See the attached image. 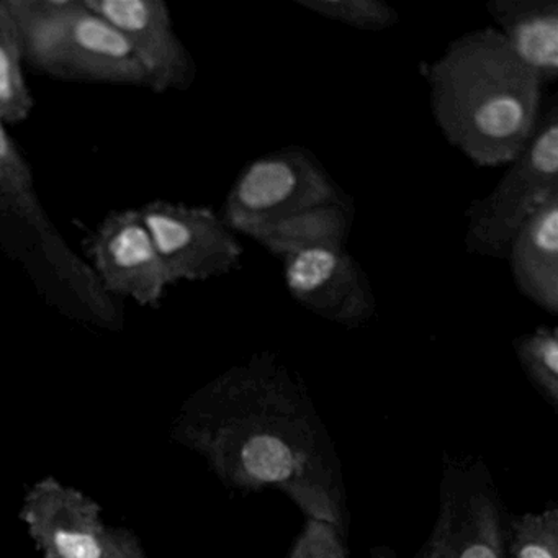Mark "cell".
Here are the masks:
<instances>
[{"label": "cell", "instance_id": "obj_1", "mask_svg": "<svg viewBox=\"0 0 558 558\" xmlns=\"http://www.w3.org/2000/svg\"><path fill=\"white\" fill-rule=\"evenodd\" d=\"M175 437L230 488L276 489L306 518L344 529L335 446L302 381L270 352L195 391L182 407Z\"/></svg>", "mask_w": 558, "mask_h": 558}, {"label": "cell", "instance_id": "obj_2", "mask_svg": "<svg viewBox=\"0 0 558 558\" xmlns=\"http://www.w3.org/2000/svg\"><path fill=\"white\" fill-rule=\"evenodd\" d=\"M423 74L437 129L478 168L508 166L537 132L547 86L496 28L460 35Z\"/></svg>", "mask_w": 558, "mask_h": 558}, {"label": "cell", "instance_id": "obj_3", "mask_svg": "<svg viewBox=\"0 0 558 558\" xmlns=\"http://www.w3.org/2000/svg\"><path fill=\"white\" fill-rule=\"evenodd\" d=\"M25 66L66 83L145 87L148 77L122 35L86 0H4Z\"/></svg>", "mask_w": 558, "mask_h": 558}, {"label": "cell", "instance_id": "obj_4", "mask_svg": "<svg viewBox=\"0 0 558 558\" xmlns=\"http://www.w3.org/2000/svg\"><path fill=\"white\" fill-rule=\"evenodd\" d=\"M558 197V104L551 99L524 151L485 197L465 210L463 244L472 256L505 259L512 238Z\"/></svg>", "mask_w": 558, "mask_h": 558}, {"label": "cell", "instance_id": "obj_5", "mask_svg": "<svg viewBox=\"0 0 558 558\" xmlns=\"http://www.w3.org/2000/svg\"><path fill=\"white\" fill-rule=\"evenodd\" d=\"M349 198L310 149L290 145L241 169L221 218L234 233L251 240L267 225L290 215Z\"/></svg>", "mask_w": 558, "mask_h": 558}, {"label": "cell", "instance_id": "obj_6", "mask_svg": "<svg viewBox=\"0 0 558 558\" xmlns=\"http://www.w3.org/2000/svg\"><path fill=\"white\" fill-rule=\"evenodd\" d=\"M169 283L230 276L243 263V244L208 207L153 201L138 208Z\"/></svg>", "mask_w": 558, "mask_h": 558}, {"label": "cell", "instance_id": "obj_7", "mask_svg": "<svg viewBox=\"0 0 558 558\" xmlns=\"http://www.w3.org/2000/svg\"><path fill=\"white\" fill-rule=\"evenodd\" d=\"M0 217L15 218L34 233L41 253L61 282L73 290L90 313L104 322L116 319L112 296L104 292L89 264L84 263L64 243L45 214L35 189L31 166L19 151L5 123L0 120Z\"/></svg>", "mask_w": 558, "mask_h": 558}, {"label": "cell", "instance_id": "obj_8", "mask_svg": "<svg viewBox=\"0 0 558 558\" xmlns=\"http://www.w3.org/2000/svg\"><path fill=\"white\" fill-rule=\"evenodd\" d=\"M501 501L482 466H450L433 534L417 558H506Z\"/></svg>", "mask_w": 558, "mask_h": 558}, {"label": "cell", "instance_id": "obj_9", "mask_svg": "<svg viewBox=\"0 0 558 558\" xmlns=\"http://www.w3.org/2000/svg\"><path fill=\"white\" fill-rule=\"evenodd\" d=\"M283 282L293 302L325 322L361 328L377 315V296L364 267L345 247L283 257Z\"/></svg>", "mask_w": 558, "mask_h": 558}, {"label": "cell", "instance_id": "obj_10", "mask_svg": "<svg viewBox=\"0 0 558 558\" xmlns=\"http://www.w3.org/2000/svg\"><path fill=\"white\" fill-rule=\"evenodd\" d=\"M89 267L104 292L159 308L171 286L138 208L113 210L86 240Z\"/></svg>", "mask_w": 558, "mask_h": 558}, {"label": "cell", "instance_id": "obj_11", "mask_svg": "<svg viewBox=\"0 0 558 558\" xmlns=\"http://www.w3.org/2000/svg\"><path fill=\"white\" fill-rule=\"evenodd\" d=\"M22 519L45 558H117L122 529L104 524L96 501L54 478L28 492Z\"/></svg>", "mask_w": 558, "mask_h": 558}, {"label": "cell", "instance_id": "obj_12", "mask_svg": "<svg viewBox=\"0 0 558 558\" xmlns=\"http://www.w3.org/2000/svg\"><path fill=\"white\" fill-rule=\"evenodd\" d=\"M86 4L122 35L148 77L149 90L185 93L194 86L197 64L175 32L165 0H86Z\"/></svg>", "mask_w": 558, "mask_h": 558}, {"label": "cell", "instance_id": "obj_13", "mask_svg": "<svg viewBox=\"0 0 558 558\" xmlns=\"http://www.w3.org/2000/svg\"><path fill=\"white\" fill-rule=\"evenodd\" d=\"M486 12L512 53L545 86L558 80L557 0H488Z\"/></svg>", "mask_w": 558, "mask_h": 558}, {"label": "cell", "instance_id": "obj_14", "mask_svg": "<svg viewBox=\"0 0 558 558\" xmlns=\"http://www.w3.org/2000/svg\"><path fill=\"white\" fill-rule=\"evenodd\" d=\"M506 260L515 289L548 315H558V197L519 230Z\"/></svg>", "mask_w": 558, "mask_h": 558}, {"label": "cell", "instance_id": "obj_15", "mask_svg": "<svg viewBox=\"0 0 558 558\" xmlns=\"http://www.w3.org/2000/svg\"><path fill=\"white\" fill-rule=\"evenodd\" d=\"M354 217V202L349 198L339 204L322 205L290 215L276 223L267 225L253 234L251 240L280 259L315 247H345Z\"/></svg>", "mask_w": 558, "mask_h": 558}, {"label": "cell", "instance_id": "obj_16", "mask_svg": "<svg viewBox=\"0 0 558 558\" xmlns=\"http://www.w3.org/2000/svg\"><path fill=\"white\" fill-rule=\"evenodd\" d=\"M24 50L14 19L0 0V120L5 125L27 122L35 99L25 77Z\"/></svg>", "mask_w": 558, "mask_h": 558}, {"label": "cell", "instance_id": "obj_17", "mask_svg": "<svg viewBox=\"0 0 558 558\" xmlns=\"http://www.w3.org/2000/svg\"><path fill=\"white\" fill-rule=\"evenodd\" d=\"M515 357L535 390L550 407H558V331L538 326L514 341Z\"/></svg>", "mask_w": 558, "mask_h": 558}, {"label": "cell", "instance_id": "obj_18", "mask_svg": "<svg viewBox=\"0 0 558 558\" xmlns=\"http://www.w3.org/2000/svg\"><path fill=\"white\" fill-rule=\"evenodd\" d=\"M295 5L359 32H387L400 24L397 9L384 0H295Z\"/></svg>", "mask_w": 558, "mask_h": 558}, {"label": "cell", "instance_id": "obj_19", "mask_svg": "<svg viewBox=\"0 0 558 558\" xmlns=\"http://www.w3.org/2000/svg\"><path fill=\"white\" fill-rule=\"evenodd\" d=\"M506 558H558V509L508 519Z\"/></svg>", "mask_w": 558, "mask_h": 558}, {"label": "cell", "instance_id": "obj_20", "mask_svg": "<svg viewBox=\"0 0 558 558\" xmlns=\"http://www.w3.org/2000/svg\"><path fill=\"white\" fill-rule=\"evenodd\" d=\"M289 558H348L341 531L325 521L308 519Z\"/></svg>", "mask_w": 558, "mask_h": 558}, {"label": "cell", "instance_id": "obj_21", "mask_svg": "<svg viewBox=\"0 0 558 558\" xmlns=\"http://www.w3.org/2000/svg\"><path fill=\"white\" fill-rule=\"evenodd\" d=\"M117 558H145L136 538L129 531H123V529Z\"/></svg>", "mask_w": 558, "mask_h": 558}]
</instances>
